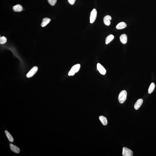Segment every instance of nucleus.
Masks as SVG:
<instances>
[{
	"label": "nucleus",
	"instance_id": "dca6fc26",
	"mask_svg": "<svg viewBox=\"0 0 156 156\" xmlns=\"http://www.w3.org/2000/svg\"><path fill=\"white\" fill-rule=\"evenodd\" d=\"M5 133L9 141L11 142H13L14 141L13 138L10 133L7 131H5Z\"/></svg>",
	"mask_w": 156,
	"mask_h": 156
},
{
	"label": "nucleus",
	"instance_id": "f257e3e1",
	"mask_svg": "<svg viewBox=\"0 0 156 156\" xmlns=\"http://www.w3.org/2000/svg\"><path fill=\"white\" fill-rule=\"evenodd\" d=\"M127 92L125 90L122 91L120 93L118 97L119 102L120 103L123 104L125 102L127 98Z\"/></svg>",
	"mask_w": 156,
	"mask_h": 156
},
{
	"label": "nucleus",
	"instance_id": "6e6552de",
	"mask_svg": "<svg viewBox=\"0 0 156 156\" xmlns=\"http://www.w3.org/2000/svg\"><path fill=\"white\" fill-rule=\"evenodd\" d=\"M11 150L16 153L19 154L20 152V149L17 146L14 145L12 144H10Z\"/></svg>",
	"mask_w": 156,
	"mask_h": 156
},
{
	"label": "nucleus",
	"instance_id": "ddd939ff",
	"mask_svg": "<svg viewBox=\"0 0 156 156\" xmlns=\"http://www.w3.org/2000/svg\"><path fill=\"white\" fill-rule=\"evenodd\" d=\"M51 19L48 18H45L43 20V22L41 24L42 27H45L50 22Z\"/></svg>",
	"mask_w": 156,
	"mask_h": 156
},
{
	"label": "nucleus",
	"instance_id": "f03ea898",
	"mask_svg": "<svg viewBox=\"0 0 156 156\" xmlns=\"http://www.w3.org/2000/svg\"><path fill=\"white\" fill-rule=\"evenodd\" d=\"M80 67V64H77L73 66L69 72L68 74L69 76H73L74 75L75 73H77L79 70Z\"/></svg>",
	"mask_w": 156,
	"mask_h": 156
},
{
	"label": "nucleus",
	"instance_id": "a211bd4d",
	"mask_svg": "<svg viewBox=\"0 0 156 156\" xmlns=\"http://www.w3.org/2000/svg\"><path fill=\"white\" fill-rule=\"evenodd\" d=\"M7 39L5 37L3 36L0 38V44H3L5 43L7 41Z\"/></svg>",
	"mask_w": 156,
	"mask_h": 156
},
{
	"label": "nucleus",
	"instance_id": "423d86ee",
	"mask_svg": "<svg viewBox=\"0 0 156 156\" xmlns=\"http://www.w3.org/2000/svg\"><path fill=\"white\" fill-rule=\"evenodd\" d=\"M97 68L98 71L101 74L105 75L106 73V70L104 67L100 64H97Z\"/></svg>",
	"mask_w": 156,
	"mask_h": 156
},
{
	"label": "nucleus",
	"instance_id": "6ab92c4d",
	"mask_svg": "<svg viewBox=\"0 0 156 156\" xmlns=\"http://www.w3.org/2000/svg\"><path fill=\"white\" fill-rule=\"evenodd\" d=\"M57 0H48V3L51 6H54L55 5L57 2Z\"/></svg>",
	"mask_w": 156,
	"mask_h": 156
},
{
	"label": "nucleus",
	"instance_id": "20e7f679",
	"mask_svg": "<svg viewBox=\"0 0 156 156\" xmlns=\"http://www.w3.org/2000/svg\"><path fill=\"white\" fill-rule=\"evenodd\" d=\"M122 155L123 156H132L133 152L131 149L127 148L124 147L123 148Z\"/></svg>",
	"mask_w": 156,
	"mask_h": 156
},
{
	"label": "nucleus",
	"instance_id": "39448f33",
	"mask_svg": "<svg viewBox=\"0 0 156 156\" xmlns=\"http://www.w3.org/2000/svg\"><path fill=\"white\" fill-rule=\"evenodd\" d=\"M38 70V67L35 66L32 68L31 70L26 75V76L28 78H30L33 77L35 74L36 73Z\"/></svg>",
	"mask_w": 156,
	"mask_h": 156
},
{
	"label": "nucleus",
	"instance_id": "f8f14e48",
	"mask_svg": "<svg viewBox=\"0 0 156 156\" xmlns=\"http://www.w3.org/2000/svg\"><path fill=\"white\" fill-rule=\"evenodd\" d=\"M127 25L124 22H121L118 24L117 25L116 28L117 29H122L124 28L127 27Z\"/></svg>",
	"mask_w": 156,
	"mask_h": 156
},
{
	"label": "nucleus",
	"instance_id": "1a4fd4ad",
	"mask_svg": "<svg viewBox=\"0 0 156 156\" xmlns=\"http://www.w3.org/2000/svg\"><path fill=\"white\" fill-rule=\"evenodd\" d=\"M143 102V99H139L136 101L134 106V108L136 110H138L140 107L142 105Z\"/></svg>",
	"mask_w": 156,
	"mask_h": 156
},
{
	"label": "nucleus",
	"instance_id": "0eeeda50",
	"mask_svg": "<svg viewBox=\"0 0 156 156\" xmlns=\"http://www.w3.org/2000/svg\"><path fill=\"white\" fill-rule=\"evenodd\" d=\"M112 17L110 16L107 15L104 17V24L106 25L109 26L110 24V20Z\"/></svg>",
	"mask_w": 156,
	"mask_h": 156
},
{
	"label": "nucleus",
	"instance_id": "f3484780",
	"mask_svg": "<svg viewBox=\"0 0 156 156\" xmlns=\"http://www.w3.org/2000/svg\"><path fill=\"white\" fill-rule=\"evenodd\" d=\"M155 85L154 83H152L149 86L148 92L149 94H151L153 92L154 89H155Z\"/></svg>",
	"mask_w": 156,
	"mask_h": 156
},
{
	"label": "nucleus",
	"instance_id": "9d476101",
	"mask_svg": "<svg viewBox=\"0 0 156 156\" xmlns=\"http://www.w3.org/2000/svg\"><path fill=\"white\" fill-rule=\"evenodd\" d=\"M13 9L14 12H20L23 10V8L21 5L18 4L13 6Z\"/></svg>",
	"mask_w": 156,
	"mask_h": 156
},
{
	"label": "nucleus",
	"instance_id": "7ed1b4c3",
	"mask_svg": "<svg viewBox=\"0 0 156 156\" xmlns=\"http://www.w3.org/2000/svg\"><path fill=\"white\" fill-rule=\"evenodd\" d=\"M97 16V11L96 9H94L91 12L90 17V22L91 24L94 23L96 20Z\"/></svg>",
	"mask_w": 156,
	"mask_h": 156
},
{
	"label": "nucleus",
	"instance_id": "aec40b11",
	"mask_svg": "<svg viewBox=\"0 0 156 156\" xmlns=\"http://www.w3.org/2000/svg\"><path fill=\"white\" fill-rule=\"evenodd\" d=\"M68 2L70 4L73 5L75 3L76 0H68Z\"/></svg>",
	"mask_w": 156,
	"mask_h": 156
},
{
	"label": "nucleus",
	"instance_id": "9b49d317",
	"mask_svg": "<svg viewBox=\"0 0 156 156\" xmlns=\"http://www.w3.org/2000/svg\"><path fill=\"white\" fill-rule=\"evenodd\" d=\"M120 42L123 44H125L127 42V36L125 34H122L120 37Z\"/></svg>",
	"mask_w": 156,
	"mask_h": 156
},
{
	"label": "nucleus",
	"instance_id": "2eb2a0df",
	"mask_svg": "<svg viewBox=\"0 0 156 156\" xmlns=\"http://www.w3.org/2000/svg\"><path fill=\"white\" fill-rule=\"evenodd\" d=\"M114 37L113 35H110L107 36L106 38L105 43L106 44H108L114 38Z\"/></svg>",
	"mask_w": 156,
	"mask_h": 156
},
{
	"label": "nucleus",
	"instance_id": "4468645a",
	"mask_svg": "<svg viewBox=\"0 0 156 156\" xmlns=\"http://www.w3.org/2000/svg\"><path fill=\"white\" fill-rule=\"evenodd\" d=\"M99 119L102 124L104 125H107V124L108 122L107 118L103 116L99 117Z\"/></svg>",
	"mask_w": 156,
	"mask_h": 156
}]
</instances>
